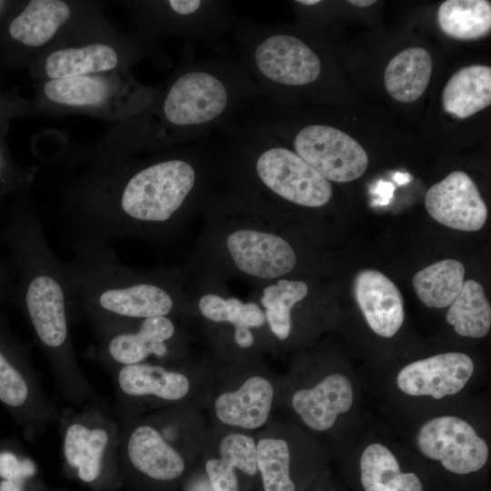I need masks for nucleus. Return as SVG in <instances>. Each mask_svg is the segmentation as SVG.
<instances>
[{
  "mask_svg": "<svg viewBox=\"0 0 491 491\" xmlns=\"http://www.w3.org/2000/svg\"><path fill=\"white\" fill-rule=\"evenodd\" d=\"M201 316L212 324L259 329L266 325L263 308L255 302L244 303L236 297H223L218 294L206 293L197 301ZM231 330V332H232Z\"/></svg>",
  "mask_w": 491,
  "mask_h": 491,
  "instance_id": "28",
  "label": "nucleus"
},
{
  "mask_svg": "<svg viewBox=\"0 0 491 491\" xmlns=\"http://www.w3.org/2000/svg\"><path fill=\"white\" fill-rule=\"evenodd\" d=\"M437 22L448 36L477 39L487 35L491 28V4L486 0H447L437 11Z\"/></svg>",
  "mask_w": 491,
  "mask_h": 491,
  "instance_id": "26",
  "label": "nucleus"
},
{
  "mask_svg": "<svg viewBox=\"0 0 491 491\" xmlns=\"http://www.w3.org/2000/svg\"><path fill=\"white\" fill-rule=\"evenodd\" d=\"M209 427L199 409L182 427L170 426L160 432L149 424L137 426L127 441L129 461L137 471L152 479H176L185 470L186 451L202 452Z\"/></svg>",
  "mask_w": 491,
  "mask_h": 491,
  "instance_id": "14",
  "label": "nucleus"
},
{
  "mask_svg": "<svg viewBox=\"0 0 491 491\" xmlns=\"http://www.w3.org/2000/svg\"><path fill=\"white\" fill-rule=\"evenodd\" d=\"M368 397L367 376L347 365L297 363L280 377L277 410L326 443L362 418Z\"/></svg>",
  "mask_w": 491,
  "mask_h": 491,
  "instance_id": "6",
  "label": "nucleus"
},
{
  "mask_svg": "<svg viewBox=\"0 0 491 491\" xmlns=\"http://www.w3.org/2000/svg\"><path fill=\"white\" fill-rule=\"evenodd\" d=\"M212 374L199 376L160 365L138 363L119 369L118 384L131 396H154L168 402L193 399L199 406L205 403Z\"/></svg>",
  "mask_w": 491,
  "mask_h": 491,
  "instance_id": "18",
  "label": "nucleus"
},
{
  "mask_svg": "<svg viewBox=\"0 0 491 491\" xmlns=\"http://www.w3.org/2000/svg\"><path fill=\"white\" fill-rule=\"evenodd\" d=\"M201 453L213 491H239L237 471L248 476L258 474L253 433L210 426Z\"/></svg>",
  "mask_w": 491,
  "mask_h": 491,
  "instance_id": "17",
  "label": "nucleus"
},
{
  "mask_svg": "<svg viewBox=\"0 0 491 491\" xmlns=\"http://www.w3.org/2000/svg\"><path fill=\"white\" fill-rule=\"evenodd\" d=\"M308 286L301 280L279 279L264 286L259 298L266 316V327L278 342H286L293 335L294 307L305 299Z\"/></svg>",
  "mask_w": 491,
  "mask_h": 491,
  "instance_id": "24",
  "label": "nucleus"
},
{
  "mask_svg": "<svg viewBox=\"0 0 491 491\" xmlns=\"http://www.w3.org/2000/svg\"><path fill=\"white\" fill-rule=\"evenodd\" d=\"M15 275L12 266H7L0 256V303L6 298L14 297L15 289Z\"/></svg>",
  "mask_w": 491,
  "mask_h": 491,
  "instance_id": "32",
  "label": "nucleus"
},
{
  "mask_svg": "<svg viewBox=\"0 0 491 491\" xmlns=\"http://www.w3.org/2000/svg\"><path fill=\"white\" fill-rule=\"evenodd\" d=\"M34 170L25 171L11 165L0 148V196L12 190L25 188L34 179Z\"/></svg>",
  "mask_w": 491,
  "mask_h": 491,
  "instance_id": "29",
  "label": "nucleus"
},
{
  "mask_svg": "<svg viewBox=\"0 0 491 491\" xmlns=\"http://www.w3.org/2000/svg\"><path fill=\"white\" fill-rule=\"evenodd\" d=\"M281 376L242 361L212 374L205 399L213 426L256 433L276 414Z\"/></svg>",
  "mask_w": 491,
  "mask_h": 491,
  "instance_id": "9",
  "label": "nucleus"
},
{
  "mask_svg": "<svg viewBox=\"0 0 491 491\" xmlns=\"http://www.w3.org/2000/svg\"><path fill=\"white\" fill-rule=\"evenodd\" d=\"M212 136L144 156H74L80 168L62 186L55 206L71 249L173 237L220 180L221 148Z\"/></svg>",
  "mask_w": 491,
  "mask_h": 491,
  "instance_id": "1",
  "label": "nucleus"
},
{
  "mask_svg": "<svg viewBox=\"0 0 491 491\" xmlns=\"http://www.w3.org/2000/svg\"><path fill=\"white\" fill-rule=\"evenodd\" d=\"M304 491H349L340 478L335 477L327 468Z\"/></svg>",
  "mask_w": 491,
  "mask_h": 491,
  "instance_id": "31",
  "label": "nucleus"
},
{
  "mask_svg": "<svg viewBox=\"0 0 491 491\" xmlns=\"http://www.w3.org/2000/svg\"><path fill=\"white\" fill-rule=\"evenodd\" d=\"M35 473V466L29 458L19 459L11 452L0 453V477L23 483Z\"/></svg>",
  "mask_w": 491,
  "mask_h": 491,
  "instance_id": "30",
  "label": "nucleus"
},
{
  "mask_svg": "<svg viewBox=\"0 0 491 491\" xmlns=\"http://www.w3.org/2000/svg\"><path fill=\"white\" fill-rule=\"evenodd\" d=\"M23 483L5 480L0 481V491H23Z\"/></svg>",
  "mask_w": 491,
  "mask_h": 491,
  "instance_id": "33",
  "label": "nucleus"
},
{
  "mask_svg": "<svg viewBox=\"0 0 491 491\" xmlns=\"http://www.w3.org/2000/svg\"><path fill=\"white\" fill-rule=\"evenodd\" d=\"M156 86L138 82L131 70L39 80L35 105L42 115L80 114L117 123L153 100Z\"/></svg>",
  "mask_w": 491,
  "mask_h": 491,
  "instance_id": "8",
  "label": "nucleus"
},
{
  "mask_svg": "<svg viewBox=\"0 0 491 491\" xmlns=\"http://www.w3.org/2000/svg\"><path fill=\"white\" fill-rule=\"evenodd\" d=\"M325 445L349 491H436L425 468L376 412Z\"/></svg>",
  "mask_w": 491,
  "mask_h": 491,
  "instance_id": "7",
  "label": "nucleus"
},
{
  "mask_svg": "<svg viewBox=\"0 0 491 491\" xmlns=\"http://www.w3.org/2000/svg\"><path fill=\"white\" fill-rule=\"evenodd\" d=\"M254 436L264 491H304L329 467L325 443L283 414Z\"/></svg>",
  "mask_w": 491,
  "mask_h": 491,
  "instance_id": "10",
  "label": "nucleus"
},
{
  "mask_svg": "<svg viewBox=\"0 0 491 491\" xmlns=\"http://www.w3.org/2000/svg\"><path fill=\"white\" fill-rule=\"evenodd\" d=\"M263 93L238 57L197 58L191 42L151 103L114 123L84 151L89 155L153 154L208 138L226 127Z\"/></svg>",
  "mask_w": 491,
  "mask_h": 491,
  "instance_id": "2",
  "label": "nucleus"
},
{
  "mask_svg": "<svg viewBox=\"0 0 491 491\" xmlns=\"http://www.w3.org/2000/svg\"><path fill=\"white\" fill-rule=\"evenodd\" d=\"M65 262L70 309L100 326L179 313L185 304L181 276L165 268L125 266L110 248H75Z\"/></svg>",
  "mask_w": 491,
  "mask_h": 491,
  "instance_id": "4",
  "label": "nucleus"
},
{
  "mask_svg": "<svg viewBox=\"0 0 491 491\" xmlns=\"http://www.w3.org/2000/svg\"><path fill=\"white\" fill-rule=\"evenodd\" d=\"M367 380L377 413L413 417L486 390L489 376L470 354L450 350L386 366Z\"/></svg>",
  "mask_w": 491,
  "mask_h": 491,
  "instance_id": "5",
  "label": "nucleus"
},
{
  "mask_svg": "<svg viewBox=\"0 0 491 491\" xmlns=\"http://www.w3.org/2000/svg\"><path fill=\"white\" fill-rule=\"evenodd\" d=\"M446 323L460 337L480 339L486 336L491 328V306L482 285L466 280L448 306Z\"/></svg>",
  "mask_w": 491,
  "mask_h": 491,
  "instance_id": "23",
  "label": "nucleus"
},
{
  "mask_svg": "<svg viewBox=\"0 0 491 491\" xmlns=\"http://www.w3.org/2000/svg\"><path fill=\"white\" fill-rule=\"evenodd\" d=\"M108 443V435L102 428H87L81 424L68 426L64 443L67 463L77 468L84 482H92L99 475L103 454Z\"/></svg>",
  "mask_w": 491,
  "mask_h": 491,
  "instance_id": "27",
  "label": "nucleus"
},
{
  "mask_svg": "<svg viewBox=\"0 0 491 491\" xmlns=\"http://www.w3.org/2000/svg\"><path fill=\"white\" fill-rule=\"evenodd\" d=\"M129 14L132 34L155 45L161 37L213 42L230 33L236 19L223 0H145L120 2Z\"/></svg>",
  "mask_w": 491,
  "mask_h": 491,
  "instance_id": "12",
  "label": "nucleus"
},
{
  "mask_svg": "<svg viewBox=\"0 0 491 491\" xmlns=\"http://www.w3.org/2000/svg\"><path fill=\"white\" fill-rule=\"evenodd\" d=\"M491 407L486 390L413 417L376 412L429 476L436 491H489Z\"/></svg>",
  "mask_w": 491,
  "mask_h": 491,
  "instance_id": "3",
  "label": "nucleus"
},
{
  "mask_svg": "<svg viewBox=\"0 0 491 491\" xmlns=\"http://www.w3.org/2000/svg\"><path fill=\"white\" fill-rule=\"evenodd\" d=\"M154 46L132 33L115 30L53 48L34 60L30 68L38 81L131 70Z\"/></svg>",
  "mask_w": 491,
  "mask_h": 491,
  "instance_id": "13",
  "label": "nucleus"
},
{
  "mask_svg": "<svg viewBox=\"0 0 491 491\" xmlns=\"http://www.w3.org/2000/svg\"><path fill=\"white\" fill-rule=\"evenodd\" d=\"M425 205L436 222L456 230H480L487 218V207L476 185L462 171H454L432 185Z\"/></svg>",
  "mask_w": 491,
  "mask_h": 491,
  "instance_id": "19",
  "label": "nucleus"
},
{
  "mask_svg": "<svg viewBox=\"0 0 491 491\" xmlns=\"http://www.w3.org/2000/svg\"><path fill=\"white\" fill-rule=\"evenodd\" d=\"M101 329L103 351L122 366L143 363L150 356L158 358L172 356L177 335L170 316L128 320Z\"/></svg>",
  "mask_w": 491,
  "mask_h": 491,
  "instance_id": "16",
  "label": "nucleus"
},
{
  "mask_svg": "<svg viewBox=\"0 0 491 491\" xmlns=\"http://www.w3.org/2000/svg\"><path fill=\"white\" fill-rule=\"evenodd\" d=\"M356 304L370 331L382 339H392L405 322L403 296L398 287L375 269L359 271L353 283Z\"/></svg>",
  "mask_w": 491,
  "mask_h": 491,
  "instance_id": "20",
  "label": "nucleus"
},
{
  "mask_svg": "<svg viewBox=\"0 0 491 491\" xmlns=\"http://www.w3.org/2000/svg\"><path fill=\"white\" fill-rule=\"evenodd\" d=\"M465 282V267L457 260L437 261L415 274L413 286L420 301L429 308H446L459 294Z\"/></svg>",
  "mask_w": 491,
  "mask_h": 491,
  "instance_id": "25",
  "label": "nucleus"
},
{
  "mask_svg": "<svg viewBox=\"0 0 491 491\" xmlns=\"http://www.w3.org/2000/svg\"><path fill=\"white\" fill-rule=\"evenodd\" d=\"M293 151L329 182L346 183L363 175L368 155L342 130L324 124H307L290 135Z\"/></svg>",
  "mask_w": 491,
  "mask_h": 491,
  "instance_id": "15",
  "label": "nucleus"
},
{
  "mask_svg": "<svg viewBox=\"0 0 491 491\" xmlns=\"http://www.w3.org/2000/svg\"><path fill=\"white\" fill-rule=\"evenodd\" d=\"M444 109L458 118H466L491 104V68L475 65L454 74L443 94Z\"/></svg>",
  "mask_w": 491,
  "mask_h": 491,
  "instance_id": "21",
  "label": "nucleus"
},
{
  "mask_svg": "<svg viewBox=\"0 0 491 491\" xmlns=\"http://www.w3.org/2000/svg\"><path fill=\"white\" fill-rule=\"evenodd\" d=\"M347 2L357 7H366L376 3L375 0H349Z\"/></svg>",
  "mask_w": 491,
  "mask_h": 491,
  "instance_id": "34",
  "label": "nucleus"
},
{
  "mask_svg": "<svg viewBox=\"0 0 491 491\" xmlns=\"http://www.w3.org/2000/svg\"><path fill=\"white\" fill-rule=\"evenodd\" d=\"M432 74V59L422 47H410L394 56L385 71L389 95L401 103H412L426 91Z\"/></svg>",
  "mask_w": 491,
  "mask_h": 491,
  "instance_id": "22",
  "label": "nucleus"
},
{
  "mask_svg": "<svg viewBox=\"0 0 491 491\" xmlns=\"http://www.w3.org/2000/svg\"><path fill=\"white\" fill-rule=\"evenodd\" d=\"M115 31L96 1L31 0L11 20L8 35L30 64L57 46Z\"/></svg>",
  "mask_w": 491,
  "mask_h": 491,
  "instance_id": "11",
  "label": "nucleus"
}]
</instances>
